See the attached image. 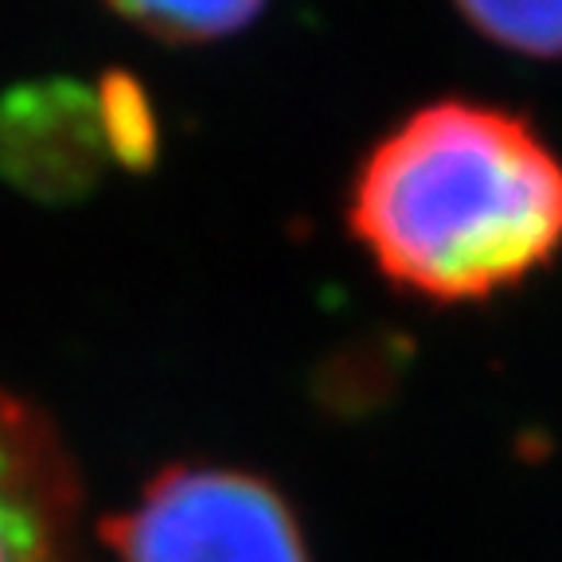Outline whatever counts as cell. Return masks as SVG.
<instances>
[{
    "label": "cell",
    "mask_w": 562,
    "mask_h": 562,
    "mask_svg": "<svg viewBox=\"0 0 562 562\" xmlns=\"http://www.w3.org/2000/svg\"><path fill=\"white\" fill-rule=\"evenodd\" d=\"M122 562H308L290 504L238 469H172L110 524Z\"/></svg>",
    "instance_id": "cell-2"
},
{
    "label": "cell",
    "mask_w": 562,
    "mask_h": 562,
    "mask_svg": "<svg viewBox=\"0 0 562 562\" xmlns=\"http://www.w3.org/2000/svg\"><path fill=\"white\" fill-rule=\"evenodd\" d=\"M476 35L524 59H562V0H453Z\"/></svg>",
    "instance_id": "cell-5"
},
{
    "label": "cell",
    "mask_w": 562,
    "mask_h": 562,
    "mask_svg": "<svg viewBox=\"0 0 562 562\" xmlns=\"http://www.w3.org/2000/svg\"><path fill=\"white\" fill-rule=\"evenodd\" d=\"M137 32L165 44H211L258 20L266 0H105Z\"/></svg>",
    "instance_id": "cell-4"
},
{
    "label": "cell",
    "mask_w": 562,
    "mask_h": 562,
    "mask_svg": "<svg viewBox=\"0 0 562 562\" xmlns=\"http://www.w3.org/2000/svg\"><path fill=\"white\" fill-rule=\"evenodd\" d=\"M348 227L395 290L492 301L562 255V153L508 105L438 98L363 157Z\"/></svg>",
    "instance_id": "cell-1"
},
{
    "label": "cell",
    "mask_w": 562,
    "mask_h": 562,
    "mask_svg": "<svg viewBox=\"0 0 562 562\" xmlns=\"http://www.w3.org/2000/svg\"><path fill=\"white\" fill-rule=\"evenodd\" d=\"M0 562H82L79 484L63 441L0 386Z\"/></svg>",
    "instance_id": "cell-3"
}]
</instances>
